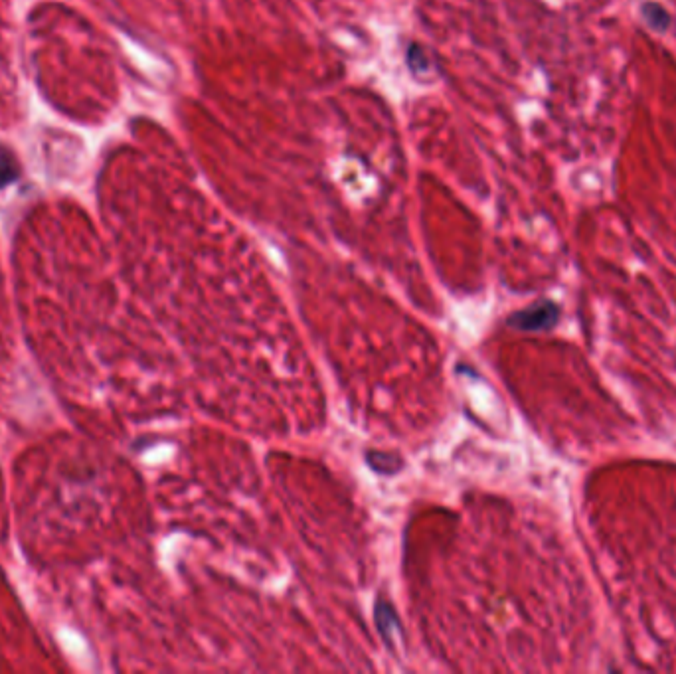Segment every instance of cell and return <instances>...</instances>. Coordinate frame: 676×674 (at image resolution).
Returning a JSON list of instances; mask_svg holds the SVG:
<instances>
[{"mask_svg":"<svg viewBox=\"0 0 676 674\" xmlns=\"http://www.w3.org/2000/svg\"><path fill=\"white\" fill-rule=\"evenodd\" d=\"M641 16L655 32H667L669 26H671L669 10L659 2H653V0L643 2L641 4Z\"/></svg>","mask_w":676,"mask_h":674,"instance_id":"obj_2","label":"cell"},{"mask_svg":"<svg viewBox=\"0 0 676 674\" xmlns=\"http://www.w3.org/2000/svg\"><path fill=\"white\" fill-rule=\"evenodd\" d=\"M560 315L558 305H554L552 301H540L524 311L514 313L508 319V325L520 331H542V329H550L556 325Z\"/></svg>","mask_w":676,"mask_h":674,"instance_id":"obj_1","label":"cell"},{"mask_svg":"<svg viewBox=\"0 0 676 674\" xmlns=\"http://www.w3.org/2000/svg\"><path fill=\"white\" fill-rule=\"evenodd\" d=\"M20 176V169L14 163V159H10L8 155L0 153V190H4L6 186H10L12 182H16Z\"/></svg>","mask_w":676,"mask_h":674,"instance_id":"obj_4","label":"cell"},{"mask_svg":"<svg viewBox=\"0 0 676 674\" xmlns=\"http://www.w3.org/2000/svg\"><path fill=\"white\" fill-rule=\"evenodd\" d=\"M376 623H378V629L386 641L388 647L394 645V639H392V629H400V621L394 613V607L388 603V601H380L376 605Z\"/></svg>","mask_w":676,"mask_h":674,"instance_id":"obj_3","label":"cell"}]
</instances>
